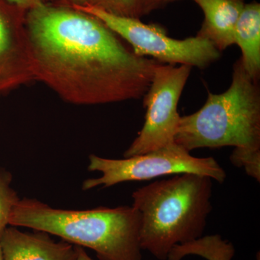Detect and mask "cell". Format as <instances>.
Here are the masks:
<instances>
[{"instance_id":"6da1fadb","label":"cell","mask_w":260,"mask_h":260,"mask_svg":"<svg viewBox=\"0 0 260 260\" xmlns=\"http://www.w3.org/2000/svg\"><path fill=\"white\" fill-rule=\"evenodd\" d=\"M36 80L66 102L98 105L139 99L161 63L135 54L93 15L42 3L25 13Z\"/></svg>"},{"instance_id":"7a4b0ae2","label":"cell","mask_w":260,"mask_h":260,"mask_svg":"<svg viewBox=\"0 0 260 260\" xmlns=\"http://www.w3.org/2000/svg\"><path fill=\"white\" fill-rule=\"evenodd\" d=\"M175 143L190 152L201 148L234 147L231 160L260 179V89L242 59L234 64L232 83L220 94L208 93L200 110L181 116Z\"/></svg>"},{"instance_id":"3957f363","label":"cell","mask_w":260,"mask_h":260,"mask_svg":"<svg viewBox=\"0 0 260 260\" xmlns=\"http://www.w3.org/2000/svg\"><path fill=\"white\" fill-rule=\"evenodd\" d=\"M10 225L60 237L95 251L99 260H142L140 215L133 206L67 210L37 199L15 204Z\"/></svg>"},{"instance_id":"277c9868","label":"cell","mask_w":260,"mask_h":260,"mask_svg":"<svg viewBox=\"0 0 260 260\" xmlns=\"http://www.w3.org/2000/svg\"><path fill=\"white\" fill-rule=\"evenodd\" d=\"M212 180L198 174H177L135 190L132 198L140 215L142 250L167 260L174 246L203 237L213 209Z\"/></svg>"},{"instance_id":"5b68a950","label":"cell","mask_w":260,"mask_h":260,"mask_svg":"<svg viewBox=\"0 0 260 260\" xmlns=\"http://www.w3.org/2000/svg\"><path fill=\"white\" fill-rule=\"evenodd\" d=\"M88 171L100 172L101 177L86 179L84 191L94 188H107L126 181H146L167 175L194 174L206 176L218 182H224L226 174L212 157L197 158L177 144L169 145L123 159L89 156Z\"/></svg>"},{"instance_id":"8992f818","label":"cell","mask_w":260,"mask_h":260,"mask_svg":"<svg viewBox=\"0 0 260 260\" xmlns=\"http://www.w3.org/2000/svg\"><path fill=\"white\" fill-rule=\"evenodd\" d=\"M71 6L100 20L127 42L138 56L155 59L161 64L187 65L200 69H205L220 58V51L213 43L198 36L182 40L173 39L157 24H145L139 18L111 14L90 5Z\"/></svg>"},{"instance_id":"52a82bcc","label":"cell","mask_w":260,"mask_h":260,"mask_svg":"<svg viewBox=\"0 0 260 260\" xmlns=\"http://www.w3.org/2000/svg\"><path fill=\"white\" fill-rule=\"evenodd\" d=\"M191 67L160 64L144 95V125L126 149L124 158L141 155L174 144L181 116L178 104Z\"/></svg>"},{"instance_id":"ba28073f","label":"cell","mask_w":260,"mask_h":260,"mask_svg":"<svg viewBox=\"0 0 260 260\" xmlns=\"http://www.w3.org/2000/svg\"><path fill=\"white\" fill-rule=\"evenodd\" d=\"M25 13L0 0V94L36 80Z\"/></svg>"},{"instance_id":"9c48e42d","label":"cell","mask_w":260,"mask_h":260,"mask_svg":"<svg viewBox=\"0 0 260 260\" xmlns=\"http://www.w3.org/2000/svg\"><path fill=\"white\" fill-rule=\"evenodd\" d=\"M4 260H76L78 246L54 242L43 232H21L9 225L1 238Z\"/></svg>"},{"instance_id":"30bf717a","label":"cell","mask_w":260,"mask_h":260,"mask_svg":"<svg viewBox=\"0 0 260 260\" xmlns=\"http://www.w3.org/2000/svg\"><path fill=\"white\" fill-rule=\"evenodd\" d=\"M204 13L197 36L213 43L219 51L234 44V30L244 9V0H193Z\"/></svg>"},{"instance_id":"8fae6325","label":"cell","mask_w":260,"mask_h":260,"mask_svg":"<svg viewBox=\"0 0 260 260\" xmlns=\"http://www.w3.org/2000/svg\"><path fill=\"white\" fill-rule=\"evenodd\" d=\"M234 44L242 51L243 66L251 78L260 76V4H245L234 30Z\"/></svg>"},{"instance_id":"7c38bea8","label":"cell","mask_w":260,"mask_h":260,"mask_svg":"<svg viewBox=\"0 0 260 260\" xmlns=\"http://www.w3.org/2000/svg\"><path fill=\"white\" fill-rule=\"evenodd\" d=\"M188 255H198L207 260H232L235 249L232 243L223 240L220 236H207L174 246L167 260H181Z\"/></svg>"},{"instance_id":"4fadbf2b","label":"cell","mask_w":260,"mask_h":260,"mask_svg":"<svg viewBox=\"0 0 260 260\" xmlns=\"http://www.w3.org/2000/svg\"><path fill=\"white\" fill-rule=\"evenodd\" d=\"M10 173L0 169V238L10 225V218L15 204L20 198L12 186Z\"/></svg>"},{"instance_id":"5bb4252c","label":"cell","mask_w":260,"mask_h":260,"mask_svg":"<svg viewBox=\"0 0 260 260\" xmlns=\"http://www.w3.org/2000/svg\"><path fill=\"white\" fill-rule=\"evenodd\" d=\"M141 3L142 0H89L85 5L118 16L140 19L142 17Z\"/></svg>"},{"instance_id":"9a60e30c","label":"cell","mask_w":260,"mask_h":260,"mask_svg":"<svg viewBox=\"0 0 260 260\" xmlns=\"http://www.w3.org/2000/svg\"><path fill=\"white\" fill-rule=\"evenodd\" d=\"M175 1H177V0H142V16L148 15L154 10L159 9V8L165 6L166 5Z\"/></svg>"},{"instance_id":"2e32d148","label":"cell","mask_w":260,"mask_h":260,"mask_svg":"<svg viewBox=\"0 0 260 260\" xmlns=\"http://www.w3.org/2000/svg\"><path fill=\"white\" fill-rule=\"evenodd\" d=\"M4 1L25 12L44 3L43 0H4Z\"/></svg>"},{"instance_id":"e0dca14e","label":"cell","mask_w":260,"mask_h":260,"mask_svg":"<svg viewBox=\"0 0 260 260\" xmlns=\"http://www.w3.org/2000/svg\"><path fill=\"white\" fill-rule=\"evenodd\" d=\"M76 260H93L87 254L83 248L78 246V256Z\"/></svg>"},{"instance_id":"ac0fdd59","label":"cell","mask_w":260,"mask_h":260,"mask_svg":"<svg viewBox=\"0 0 260 260\" xmlns=\"http://www.w3.org/2000/svg\"><path fill=\"white\" fill-rule=\"evenodd\" d=\"M70 5H84L88 3L89 0H67Z\"/></svg>"},{"instance_id":"d6986e66","label":"cell","mask_w":260,"mask_h":260,"mask_svg":"<svg viewBox=\"0 0 260 260\" xmlns=\"http://www.w3.org/2000/svg\"><path fill=\"white\" fill-rule=\"evenodd\" d=\"M0 260H4L3 259V251H2L1 245H0Z\"/></svg>"}]
</instances>
